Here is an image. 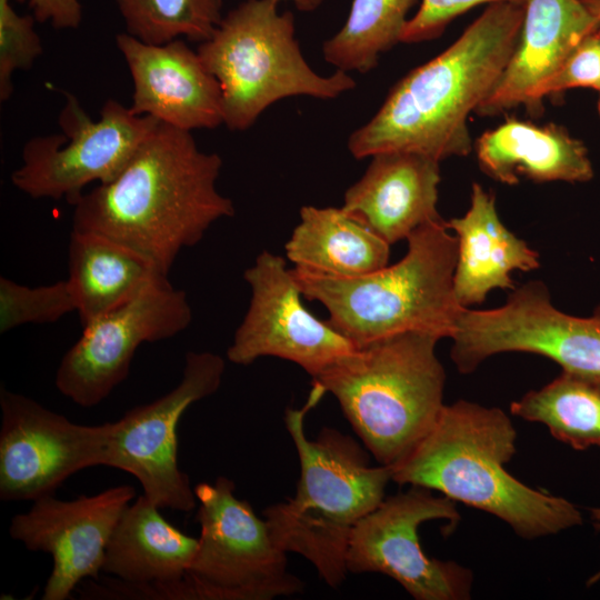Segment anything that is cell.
I'll use <instances>...</instances> for the list:
<instances>
[{
  "instance_id": "d6986e66",
  "label": "cell",
  "mask_w": 600,
  "mask_h": 600,
  "mask_svg": "<svg viewBox=\"0 0 600 600\" xmlns=\"http://www.w3.org/2000/svg\"><path fill=\"white\" fill-rule=\"evenodd\" d=\"M341 209L390 246L438 220L440 161L408 151L377 153Z\"/></svg>"
},
{
  "instance_id": "ac0fdd59",
  "label": "cell",
  "mask_w": 600,
  "mask_h": 600,
  "mask_svg": "<svg viewBox=\"0 0 600 600\" xmlns=\"http://www.w3.org/2000/svg\"><path fill=\"white\" fill-rule=\"evenodd\" d=\"M517 46L499 81L476 111L496 116L518 106L540 110L544 90L572 50L600 29L580 0H524Z\"/></svg>"
},
{
  "instance_id": "2e32d148",
  "label": "cell",
  "mask_w": 600,
  "mask_h": 600,
  "mask_svg": "<svg viewBox=\"0 0 600 600\" xmlns=\"http://www.w3.org/2000/svg\"><path fill=\"white\" fill-rule=\"evenodd\" d=\"M134 497L136 490L129 484L73 500L49 494L11 519L12 539L30 551L52 557L42 600H66L83 579L99 578L109 540Z\"/></svg>"
},
{
  "instance_id": "7c38bea8",
  "label": "cell",
  "mask_w": 600,
  "mask_h": 600,
  "mask_svg": "<svg viewBox=\"0 0 600 600\" xmlns=\"http://www.w3.org/2000/svg\"><path fill=\"white\" fill-rule=\"evenodd\" d=\"M224 369L221 356L189 351L172 390L112 422L106 466L136 477L160 509L189 512L197 506L189 477L178 466V423L192 403L218 391Z\"/></svg>"
},
{
  "instance_id": "4dcf8cb0",
  "label": "cell",
  "mask_w": 600,
  "mask_h": 600,
  "mask_svg": "<svg viewBox=\"0 0 600 600\" xmlns=\"http://www.w3.org/2000/svg\"><path fill=\"white\" fill-rule=\"evenodd\" d=\"M572 88L600 91V29L583 38L544 90V97Z\"/></svg>"
},
{
  "instance_id": "5bb4252c",
  "label": "cell",
  "mask_w": 600,
  "mask_h": 600,
  "mask_svg": "<svg viewBox=\"0 0 600 600\" xmlns=\"http://www.w3.org/2000/svg\"><path fill=\"white\" fill-rule=\"evenodd\" d=\"M0 499L54 494L76 472L106 466L112 422L83 426L36 400L0 390Z\"/></svg>"
},
{
  "instance_id": "e575fe53",
  "label": "cell",
  "mask_w": 600,
  "mask_h": 600,
  "mask_svg": "<svg viewBox=\"0 0 600 600\" xmlns=\"http://www.w3.org/2000/svg\"><path fill=\"white\" fill-rule=\"evenodd\" d=\"M583 6L598 19H600V0H580Z\"/></svg>"
},
{
  "instance_id": "30bf717a",
  "label": "cell",
  "mask_w": 600,
  "mask_h": 600,
  "mask_svg": "<svg viewBox=\"0 0 600 600\" xmlns=\"http://www.w3.org/2000/svg\"><path fill=\"white\" fill-rule=\"evenodd\" d=\"M63 96L58 117L62 132L30 138L11 182L33 199H66L73 206L88 184L111 181L159 121L114 99L93 120L76 96Z\"/></svg>"
},
{
  "instance_id": "4316f807",
  "label": "cell",
  "mask_w": 600,
  "mask_h": 600,
  "mask_svg": "<svg viewBox=\"0 0 600 600\" xmlns=\"http://www.w3.org/2000/svg\"><path fill=\"white\" fill-rule=\"evenodd\" d=\"M130 36L151 44L207 40L223 18L222 0H116Z\"/></svg>"
},
{
  "instance_id": "6da1fadb",
  "label": "cell",
  "mask_w": 600,
  "mask_h": 600,
  "mask_svg": "<svg viewBox=\"0 0 600 600\" xmlns=\"http://www.w3.org/2000/svg\"><path fill=\"white\" fill-rule=\"evenodd\" d=\"M221 168V157L200 150L190 131L158 122L111 181L77 200L72 230L112 239L168 276L182 249L236 213L217 189Z\"/></svg>"
},
{
  "instance_id": "f546056e",
  "label": "cell",
  "mask_w": 600,
  "mask_h": 600,
  "mask_svg": "<svg viewBox=\"0 0 600 600\" xmlns=\"http://www.w3.org/2000/svg\"><path fill=\"white\" fill-rule=\"evenodd\" d=\"M518 2L524 0H421L418 11L408 19L401 42L417 43L439 37L446 27L469 9L493 2Z\"/></svg>"
},
{
  "instance_id": "44dd1931",
  "label": "cell",
  "mask_w": 600,
  "mask_h": 600,
  "mask_svg": "<svg viewBox=\"0 0 600 600\" xmlns=\"http://www.w3.org/2000/svg\"><path fill=\"white\" fill-rule=\"evenodd\" d=\"M476 153L480 169L503 184H518L521 177L571 183L593 178L586 146L554 123L537 126L507 119L478 138Z\"/></svg>"
},
{
  "instance_id": "7a4b0ae2",
  "label": "cell",
  "mask_w": 600,
  "mask_h": 600,
  "mask_svg": "<svg viewBox=\"0 0 600 600\" xmlns=\"http://www.w3.org/2000/svg\"><path fill=\"white\" fill-rule=\"evenodd\" d=\"M524 3L493 2L443 52L412 69L348 139L353 158L408 151L468 156V118L489 97L517 46Z\"/></svg>"
},
{
  "instance_id": "277c9868",
  "label": "cell",
  "mask_w": 600,
  "mask_h": 600,
  "mask_svg": "<svg viewBox=\"0 0 600 600\" xmlns=\"http://www.w3.org/2000/svg\"><path fill=\"white\" fill-rule=\"evenodd\" d=\"M326 390L317 382L306 403L288 408L284 423L297 450L300 476L292 498L269 506L263 518L284 552L309 560L320 578L338 588L347 577V553L354 526L386 498L389 466H372L351 437L324 427L316 439L304 432V418Z\"/></svg>"
},
{
  "instance_id": "d4e9b609",
  "label": "cell",
  "mask_w": 600,
  "mask_h": 600,
  "mask_svg": "<svg viewBox=\"0 0 600 600\" xmlns=\"http://www.w3.org/2000/svg\"><path fill=\"white\" fill-rule=\"evenodd\" d=\"M417 0H353L342 28L322 44L326 62L343 72L367 73L382 53L401 42Z\"/></svg>"
},
{
  "instance_id": "9a60e30c",
  "label": "cell",
  "mask_w": 600,
  "mask_h": 600,
  "mask_svg": "<svg viewBox=\"0 0 600 600\" xmlns=\"http://www.w3.org/2000/svg\"><path fill=\"white\" fill-rule=\"evenodd\" d=\"M243 278L251 298L227 350L230 362L249 366L262 357H277L300 366L313 379L357 348L304 307L282 257L263 250Z\"/></svg>"
},
{
  "instance_id": "d6a6232c",
  "label": "cell",
  "mask_w": 600,
  "mask_h": 600,
  "mask_svg": "<svg viewBox=\"0 0 600 600\" xmlns=\"http://www.w3.org/2000/svg\"><path fill=\"white\" fill-rule=\"evenodd\" d=\"M281 1V0H280ZM301 12H312L320 8L326 0H288Z\"/></svg>"
},
{
  "instance_id": "7402d4cb",
  "label": "cell",
  "mask_w": 600,
  "mask_h": 600,
  "mask_svg": "<svg viewBox=\"0 0 600 600\" xmlns=\"http://www.w3.org/2000/svg\"><path fill=\"white\" fill-rule=\"evenodd\" d=\"M144 494L122 513L106 549L102 572L133 584L182 579L198 539L168 522Z\"/></svg>"
},
{
  "instance_id": "1f68e13d",
  "label": "cell",
  "mask_w": 600,
  "mask_h": 600,
  "mask_svg": "<svg viewBox=\"0 0 600 600\" xmlns=\"http://www.w3.org/2000/svg\"><path fill=\"white\" fill-rule=\"evenodd\" d=\"M28 2L33 18L56 29H77L82 20L81 0H18Z\"/></svg>"
},
{
  "instance_id": "8992f818",
  "label": "cell",
  "mask_w": 600,
  "mask_h": 600,
  "mask_svg": "<svg viewBox=\"0 0 600 600\" xmlns=\"http://www.w3.org/2000/svg\"><path fill=\"white\" fill-rule=\"evenodd\" d=\"M439 340L417 331L386 337L357 347L312 379L338 400L380 464L391 467L409 454L444 407Z\"/></svg>"
},
{
  "instance_id": "4fadbf2b",
  "label": "cell",
  "mask_w": 600,
  "mask_h": 600,
  "mask_svg": "<svg viewBox=\"0 0 600 600\" xmlns=\"http://www.w3.org/2000/svg\"><path fill=\"white\" fill-rule=\"evenodd\" d=\"M192 309L187 293L162 278L127 303L82 326L77 342L56 372L58 391L76 404H99L129 374L144 342L173 338L189 327Z\"/></svg>"
},
{
  "instance_id": "cb8c5ba5",
  "label": "cell",
  "mask_w": 600,
  "mask_h": 600,
  "mask_svg": "<svg viewBox=\"0 0 600 600\" xmlns=\"http://www.w3.org/2000/svg\"><path fill=\"white\" fill-rule=\"evenodd\" d=\"M294 268L354 278L388 264L390 244L341 208L304 206L284 247Z\"/></svg>"
},
{
  "instance_id": "9c48e42d",
  "label": "cell",
  "mask_w": 600,
  "mask_h": 600,
  "mask_svg": "<svg viewBox=\"0 0 600 600\" xmlns=\"http://www.w3.org/2000/svg\"><path fill=\"white\" fill-rule=\"evenodd\" d=\"M450 339V356L461 373L473 372L494 354L529 352L551 359L600 392V304L590 317L564 313L542 281L516 287L501 307L463 308Z\"/></svg>"
},
{
  "instance_id": "3957f363",
  "label": "cell",
  "mask_w": 600,
  "mask_h": 600,
  "mask_svg": "<svg viewBox=\"0 0 600 600\" xmlns=\"http://www.w3.org/2000/svg\"><path fill=\"white\" fill-rule=\"evenodd\" d=\"M517 431L499 408L467 400L444 404L423 439L391 466L392 481L437 490L486 511L518 536L536 539L582 523L564 498L532 489L504 468L517 452Z\"/></svg>"
},
{
  "instance_id": "83f0119b",
  "label": "cell",
  "mask_w": 600,
  "mask_h": 600,
  "mask_svg": "<svg viewBox=\"0 0 600 600\" xmlns=\"http://www.w3.org/2000/svg\"><path fill=\"white\" fill-rule=\"evenodd\" d=\"M77 311L68 280L40 287L19 284L0 277V332L27 323H51Z\"/></svg>"
},
{
  "instance_id": "484cf974",
  "label": "cell",
  "mask_w": 600,
  "mask_h": 600,
  "mask_svg": "<svg viewBox=\"0 0 600 600\" xmlns=\"http://www.w3.org/2000/svg\"><path fill=\"white\" fill-rule=\"evenodd\" d=\"M510 411L544 424L552 437L576 450L600 446V392L568 373L527 392Z\"/></svg>"
},
{
  "instance_id": "ba28073f",
  "label": "cell",
  "mask_w": 600,
  "mask_h": 600,
  "mask_svg": "<svg viewBox=\"0 0 600 600\" xmlns=\"http://www.w3.org/2000/svg\"><path fill=\"white\" fill-rule=\"evenodd\" d=\"M200 537L188 573L178 581L143 586L144 599L271 600L301 593L304 584L287 569V552L234 482L218 477L194 488Z\"/></svg>"
},
{
  "instance_id": "d590c367",
  "label": "cell",
  "mask_w": 600,
  "mask_h": 600,
  "mask_svg": "<svg viewBox=\"0 0 600 600\" xmlns=\"http://www.w3.org/2000/svg\"><path fill=\"white\" fill-rule=\"evenodd\" d=\"M600 92V91H599ZM598 112L600 114V97H599V100H598Z\"/></svg>"
},
{
  "instance_id": "5b68a950",
  "label": "cell",
  "mask_w": 600,
  "mask_h": 600,
  "mask_svg": "<svg viewBox=\"0 0 600 600\" xmlns=\"http://www.w3.org/2000/svg\"><path fill=\"white\" fill-rule=\"evenodd\" d=\"M404 257L371 273L336 278L292 268L304 298L320 302L327 320L356 347L403 332L450 338L460 306L453 289L458 240L440 218L407 239Z\"/></svg>"
},
{
  "instance_id": "e0dca14e",
  "label": "cell",
  "mask_w": 600,
  "mask_h": 600,
  "mask_svg": "<svg viewBox=\"0 0 600 600\" xmlns=\"http://www.w3.org/2000/svg\"><path fill=\"white\" fill-rule=\"evenodd\" d=\"M116 43L132 78L133 113L190 132L223 123L219 82L182 39L151 44L121 32Z\"/></svg>"
},
{
  "instance_id": "f1b7e54d",
  "label": "cell",
  "mask_w": 600,
  "mask_h": 600,
  "mask_svg": "<svg viewBox=\"0 0 600 600\" xmlns=\"http://www.w3.org/2000/svg\"><path fill=\"white\" fill-rule=\"evenodd\" d=\"M33 16H21L11 0H0V100L12 94V76L31 68L42 53V43L34 29Z\"/></svg>"
},
{
  "instance_id": "8fae6325",
  "label": "cell",
  "mask_w": 600,
  "mask_h": 600,
  "mask_svg": "<svg viewBox=\"0 0 600 600\" xmlns=\"http://www.w3.org/2000/svg\"><path fill=\"white\" fill-rule=\"evenodd\" d=\"M456 524V501L418 486L384 498L353 528L347 553L349 572H379L396 580L417 600H464L472 572L454 561L430 558L420 544L419 527L430 520Z\"/></svg>"
},
{
  "instance_id": "836d02e7",
  "label": "cell",
  "mask_w": 600,
  "mask_h": 600,
  "mask_svg": "<svg viewBox=\"0 0 600 600\" xmlns=\"http://www.w3.org/2000/svg\"><path fill=\"white\" fill-rule=\"evenodd\" d=\"M591 518L593 520V527L600 530V508L591 509ZM598 580H600V571L590 578L588 586L596 583Z\"/></svg>"
},
{
  "instance_id": "603a6c76",
  "label": "cell",
  "mask_w": 600,
  "mask_h": 600,
  "mask_svg": "<svg viewBox=\"0 0 600 600\" xmlns=\"http://www.w3.org/2000/svg\"><path fill=\"white\" fill-rule=\"evenodd\" d=\"M68 281L82 326L166 278L146 257L104 236L72 230Z\"/></svg>"
},
{
  "instance_id": "52a82bcc",
  "label": "cell",
  "mask_w": 600,
  "mask_h": 600,
  "mask_svg": "<svg viewBox=\"0 0 600 600\" xmlns=\"http://www.w3.org/2000/svg\"><path fill=\"white\" fill-rule=\"evenodd\" d=\"M279 2L242 1L198 47L201 61L219 82L223 124L230 130L249 129L281 99H334L357 84L347 72L322 76L309 66L296 38L294 17L280 12Z\"/></svg>"
},
{
  "instance_id": "ffe728a7",
  "label": "cell",
  "mask_w": 600,
  "mask_h": 600,
  "mask_svg": "<svg viewBox=\"0 0 600 600\" xmlns=\"http://www.w3.org/2000/svg\"><path fill=\"white\" fill-rule=\"evenodd\" d=\"M448 226L458 240L454 294L464 308L482 303L493 289L513 290L512 271L540 267L539 253L502 223L494 196L479 183L472 184L467 212Z\"/></svg>"
}]
</instances>
